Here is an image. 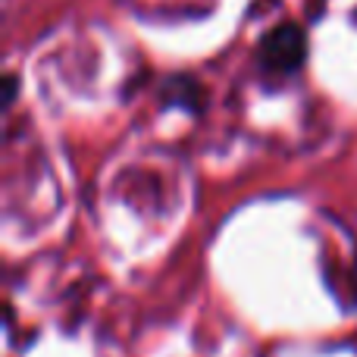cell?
Returning <instances> with one entry per match:
<instances>
[{
    "instance_id": "cell-1",
    "label": "cell",
    "mask_w": 357,
    "mask_h": 357,
    "mask_svg": "<svg viewBox=\"0 0 357 357\" xmlns=\"http://www.w3.org/2000/svg\"><path fill=\"white\" fill-rule=\"evenodd\" d=\"M264 69L270 73H295L298 66L307 56V38H304V29H298L295 22H285L279 29H273L270 35L260 41L257 50Z\"/></svg>"
}]
</instances>
